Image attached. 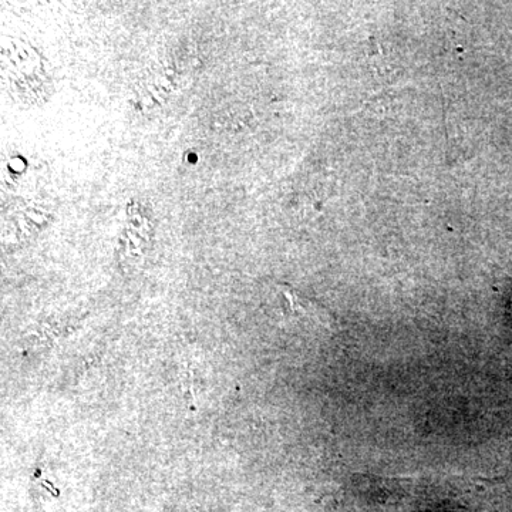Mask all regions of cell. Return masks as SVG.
<instances>
[{
    "mask_svg": "<svg viewBox=\"0 0 512 512\" xmlns=\"http://www.w3.org/2000/svg\"><path fill=\"white\" fill-rule=\"evenodd\" d=\"M507 312L512 318V282H510V291L507 292Z\"/></svg>",
    "mask_w": 512,
    "mask_h": 512,
    "instance_id": "obj_1",
    "label": "cell"
}]
</instances>
